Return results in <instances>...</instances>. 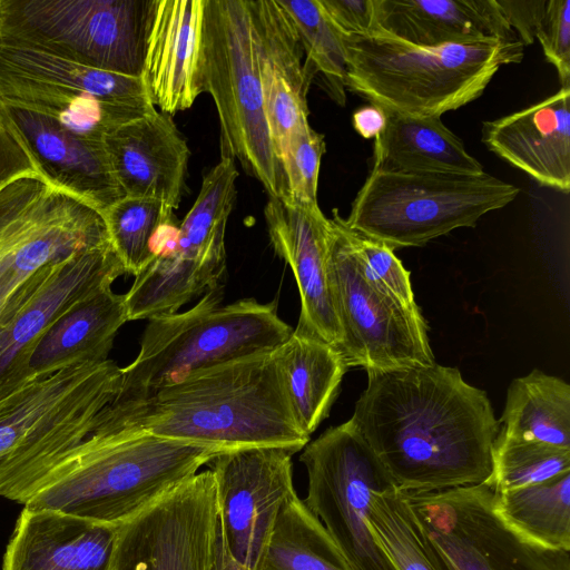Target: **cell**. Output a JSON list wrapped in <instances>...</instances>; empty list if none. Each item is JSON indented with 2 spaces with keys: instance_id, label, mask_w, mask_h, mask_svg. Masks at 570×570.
Segmentation results:
<instances>
[{
  "instance_id": "4dcf8cb0",
  "label": "cell",
  "mask_w": 570,
  "mask_h": 570,
  "mask_svg": "<svg viewBox=\"0 0 570 570\" xmlns=\"http://www.w3.org/2000/svg\"><path fill=\"white\" fill-rule=\"evenodd\" d=\"M252 570H352L296 492L283 504Z\"/></svg>"
},
{
  "instance_id": "52a82bcc",
  "label": "cell",
  "mask_w": 570,
  "mask_h": 570,
  "mask_svg": "<svg viewBox=\"0 0 570 570\" xmlns=\"http://www.w3.org/2000/svg\"><path fill=\"white\" fill-rule=\"evenodd\" d=\"M519 188L490 174L393 171L372 168L345 225L392 250L423 246L460 227H473Z\"/></svg>"
},
{
  "instance_id": "8d00e7d4",
  "label": "cell",
  "mask_w": 570,
  "mask_h": 570,
  "mask_svg": "<svg viewBox=\"0 0 570 570\" xmlns=\"http://www.w3.org/2000/svg\"><path fill=\"white\" fill-rule=\"evenodd\" d=\"M324 153V136L316 132L308 121L301 124L289 134L279 155L288 200L318 204V174Z\"/></svg>"
},
{
  "instance_id": "603a6c76",
  "label": "cell",
  "mask_w": 570,
  "mask_h": 570,
  "mask_svg": "<svg viewBox=\"0 0 570 570\" xmlns=\"http://www.w3.org/2000/svg\"><path fill=\"white\" fill-rule=\"evenodd\" d=\"M104 144L125 196L179 206L189 149L171 115L156 109L108 134Z\"/></svg>"
},
{
  "instance_id": "44dd1931",
  "label": "cell",
  "mask_w": 570,
  "mask_h": 570,
  "mask_svg": "<svg viewBox=\"0 0 570 570\" xmlns=\"http://www.w3.org/2000/svg\"><path fill=\"white\" fill-rule=\"evenodd\" d=\"M204 8L205 0H155L142 77L166 114L190 108L204 92Z\"/></svg>"
},
{
  "instance_id": "277c9868",
  "label": "cell",
  "mask_w": 570,
  "mask_h": 570,
  "mask_svg": "<svg viewBox=\"0 0 570 570\" xmlns=\"http://www.w3.org/2000/svg\"><path fill=\"white\" fill-rule=\"evenodd\" d=\"M344 87L385 111L431 117L479 98L502 66L519 63V39L419 47L382 30L343 35Z\"/></svg>"
},
{
  "instance_id": "484cf974",
  "label": "cell",
  "mask_w": 570,
  "mask_h": 570,
  "mask_svg": "<svg viewBox=\"0 0 570 570\" xmlns=\"http://www.w3.org/2000/svg\"><path fill=\"white\" fill-rule=\"evenodd\" d=\"M380 30L419 47L514 40L495 0H375Z\"/></svg>"
},
{
  "instance_id": "83f0119b",
  "label": "cell",
  "mask_w": 570,
  "mask_h": 570,
  "mask_svg": "<svg viewBox=\"0 0 570 570\" xmlns=\"http://www.w3.org/2000/svg\"><path fill=\"white\" fill-rule=\"evenodd\" d=\"M386 112V126L374 142L373 168L393 171L480 175L483 166L439 116Z\"/></svg>"
},
{
  "instance_id": "d6986e66",
  "label": "cell",
  "mask_w": 570,
  "mask_h": 570,
  "mask_svg": "<svg viewBox=\"0 0 570 570\" xmlns=\"http://www.w3.org/2000/svg\"><path fill=\"white\" fill-rule=\"evenodd\" d=\"M264 216L275 253L292 268L301 313L296 332L316 336L337 351L341 331L327 278L331 219L318 204L269 197Z\"/></svg>"
},
{
  "instance_id": "f35d334b",
  "label": "cell",
  "mask_w": 570,
  "mask_h": 570,
  "mask_svg": "<svg viewBox=\"0 0 570 570\" xmlns=\"http://www.w3.org/2000/svg\"><path fill=\"white\" fill-rule=\"evenodd\" d=\"M535 38L556 67L561 87H570V0H546Z\"/></svg>"
},
{
  "instance_id": "836d02e7",
  "label": "cell",
  "mask_w": 570,
  "mask_h": 570,
  "mask_svg": "<svg viewBox=\"0 0 570 570\" xmlns=\"http://www.w3.org/2000/svg\"><path fill=\"white\" fill-rule=\"evenodd\" d=\"M109 242L125 273L138 275L153 259L151 240L163 223L174 219V209L145 197L119 199L102 214Z\"/></svg>"
},
{
  "instance_id": "6da1fadb",
  "label": "cell",
  "mask_w": 570,
  "mask_h": 570,
  "mask_svg": "<svg viewBox=\"0 0 570 570\" xmlns=\"http://www.w3.org/2000/svg\"><path fill=\"white\" fill-rule=\"evenodd\" d=\"M366 373L350 420L397 490L490 484L500 424L483 390L436 363Z\"/></svg>"
},
{
  "instance_id": "4316f807",
  "label": "cell",
  "mask_w": 570,
  "mask_h": 570,
  "mask_svg": "<svg viewBox=\"0 0 570 570\" xmlns=\"http://www.w3.org/2000/svg\"><path fill=\"white\" fill-rule=\"evenodd\" d=\"M126 322L124 294L107 287L86 297L40 337L29 358L24 380L43 376L73 361L107 360Z\"/></svg>"
},
{
  "instance_id": "3957f363",
  "label": "cell",
  "mask_w": 570,
  "mask_h": 570,
  "mask_svg": "<svg viewBox=\"0 0 570 570\" xmlns=\"http://www.w3.org/2000/svg\"><path fill=\"white\" fill-rule=\"evenodd\" d=\"M217 448L120 428L97 414L87 436L29 489L22 504L121 525L198 473Z\"/></svg>"
},
{
  "instance_id": "8fae6325",
  "label": "cell",
  "mask_w": 570,
  "mask_h": 570,
  "mask_svg": "<svg viewBox=\"0 0 570 570\" xmlns=\"http://www.w3.org/2000/svg\"><path fill=\"white\" fill-rule=\"evenodd\" d=\"M401 492L438 570H570V551L533 542L502 520L491 484Z\"/></svg>"
},
{
  "instance_id": "d6a6232c",
  "label": "cell",
  "mask_w": 570,
  "mask_h": 570,
  "mask_svg": "<svg viewBox=\"0 0 570 570\" xmlns=\"http://www.w3.org/2000/svg\"><path fill=\"white\" fill-rule=\"evenodd\" d=\"M291 19L303 51L305 66L320 72L333 99L345 104L346 55L343 33L328 18L320 0H277Z\"/></svg>"
},
{
  "instance_id": "b9f144b4",
  "label": "cell",
  "mask_w": 570,
  "mask_h": 570,
  "mask_svg": "<svg viewBox=\"0 0 570 570\" xmlns=\"http://www.w3.org/2000/svg\"><path fill=\"white\" fill-rule=\"evenodd\" d=\"M508 24L523 46L531 45L541 19L546 0L511 1L495 0Z\"/></svg>"
},
{
  "instance_id": "ab89813d",
  "label": "cell",
  "mask_w": 570,
  "mask_h": 570,
  "mask_svg": "<svg viewBox=\"0 0 570 570\" xmlns=\"http://www.w3.org/2000/svg\"><path fill=\"white\" fill-rule=\"evenodd\" d=\"M29 175H40L29 150L0 106V190Z\"/></svg>"
},
{
  "instance_id": "60d3db41",
  "label": "cell",
  "mask_w": 570,
  "mask_h": 570,
  "mask_svg": "<svg viewBox=\"0 0 570 570\" xmlns=\"http://www.w3.org/2000/svg\"><path fill=\"white\" fill-rule=\"evenodd\" d=\"M328 18L343 35L379 31L375 0H320Z\"/></svg>"
},
{
  "instance_id": "7a4b0ae2",
  "label": "cell",
  "mask_w": 570,
  "mask_h": 570,
  "mask_svg": "<svg viewBox=\"0 0 570 570\" xmlns=\"http://www.w3.org/2000/svg\"><path fill=\"white\" fill-rule=\"evenodd\" d=\"M114 424L229 451L277 446L294 454L309 442L289 406L275 350L199 370L140 401L112 400Z\"/></svg>"
},
{
  "instance_id": "5bb4252c",
  "label": "cell",
  "mask_w": 570,
  "mask_h": 570,
  "mask_svg": "<svg viewBox=\"0 0 570 570\" xmlns=\"http://www.w3.org/2000/svg\"><path fill=\"white\" fill-rule=\"evenodd\" d=\"M210 470L119 525L112 570H207L216 520Z\"/></svg>"
},
{
  "instance_id": "ee69618b",
  "label": "cell",
  "mask_w": 570,
  "mask_h": 570,
  "mask_svg": "<svg viewBox=\"0 0 570 570\" xmlns=\"http://www.w3.org/2000/svg\"><path fill=\"white\" fill-rule=\"evenodd\" d=\"M207 570H250L246 566L238 562L229 552L224 538L219 517H217L209 564Z\"/></svg>"
},
{
  "instance_id": "74e56055",
  "label": "cell",
  "mask_w": 570,
  "mask_h": 570,
  "mask_svg": "<svg viewBox=\"0 0 570 570\" xmlns=\"http://www.w3.org/2000/svg\"><path fill=\"white\" fill-rule=\"evenodd\" d=\"M350 234L366 277L402 304L416 305L410 272L394 250L351 229Z\"/></svg>"
},
{
  "instance_id": "8992f818",
  "label": "cell",
  "mask_w": 570,
  "mask_h": 570,
  "mask_svg": "<svg viewBox=\"0 0 570 570\" xmlns=\"http://www.w3.org/2000/svg\"><path fill=\"white\" fill-rule=\"evenodd\" d=\"M255 0H205L203 88L216 106L220 156L237 160L268 196L288 189L265 115Z\"/></svg>"
},
{
  "instance_id": "5b68a950",
  "label": "cell",
  "mask_w": 570,
  "mask_h": 570,
  "mask_svg": "<svg viewBox=\"0 0 570 570\" xmlns=\"http://www.w3.org/2000/svg\"><path fill=\"white\" fill-rule=\"evenodd\" d=\"M223 286L205 293L189 309L147 320L135 360L121 367L116 401H140L193 372L267 353L293 333L277 301L255 298L222 305Z\"/></svg>"
},
{
  "instance_id": "d590c367",
  "label": "cell",
  "mask_w": 570,
  "mask_h": 570,
  "mask_svg": "<svg viewBox=\"0 0 570 570\" xmlns=\"http://www.w3.org/2000/svg\"><path fill=\"white\" fill-rule=\"evenodd\" d=\"M492 463L490 484L501 492L570 472V449L519 440L499 431L492 446Z\"/></svg>"
},
{
  "instance_id": "e575fe53",
  "label": "cell",
  "mask_w": 570,
  "mask_h": 570,
  "mask_svg": "<svg viewBox=\"0 0 570 570\" xmlns=\"http://www.w3.org/2000/svg\"><path fill=\"white\" fill-rule=\"evenodd\" d=\"M368 505L371 531L395 570H438L400 490L373 492Z\"/></svg>"
},
{
  "instance_id": "4fadbf2b",
  "label": "cell",
  "mask_w": 570,
  "mask_h": 570,
  "mask_svg": "<svg viewBox=\"0 0 570 570\" xmlns=\"http://www.w3.org/2000/svg\"><path fill=\"white\" fill-rule=\"evenodd\" d=\"M307 472L305 505L322 522L352 570H395L368 521L373 492L394 487L351 420L327 429L301 454Z\"/></svg>"
},
{
  "instance_id": "7c38bea8",
  "label": "cell",
  "mask_w": 570,
  "mask_h": 570,
  "mask_svg": "<svg viewBox=\"0 0 570 570\" xmlns=\"http://www.w3.org/2000/svg\"><path fill=\"white\" fill-rule=\"evenodd\" d=\"M327 278L341 331L338 352L347 368L435 363L420 307L402 304L366 277L350 229L336 210L331 219Z\"/></svg>"
},
{
  "instance_id": "ffe728a7",
  "label": "cell",
  "mask_w": 570,
  "mask_h": 570,
  "mask_svg": "<svg viewBox=\"0 0 570 570\" xmlns=\"http://www.w3.org/2000/svg\"><path fill=\"white\" fill-rule=\"evenodd\" d=\"M1 108L40 176L51 186L87 203L101 215L125 197L104 140L81 136L33 111Z\"/></svg>"
},
{
  "instance_id": "d4e9b609",
  "label": "cell",
  "mask_w": 570,
  "mask_h": 570,
  "mask_svg": "<svg viewBox=\"0 0 570 570\" xmlns=\"http://www.w3.org/2000/svg\"><path fill=\"white\" fill-rule=\"evenodd\" d=\"M255 8L263 52L265 115L279 158L289 134L308 121L306 95L315 75L303 63L298 36L278 1L255 0Z\"/></svg>"
},
{
  "instance_id": "9a60e30c",
  "label": "cell",
  "mask_w": 570,
  "mask_h": 570,
  "mask_svg": "<svg viewBox=\"0 0 570 570\" xmlns=\"http://www.w3.org/2000/svg\"><path fill=\"white\" fill-rule=\"evenodd\" d=\"M293 452L277 446L224 451L208 464L230 554L252 570L284 502L295 492Z\"/></svg>"
},
{
  "instance_id": "e0dca14e",
  "label": "cell",
  "mask_w": 570,
  "mask_h": 570,
  "mask_svg": "<svg viewBox=\"0 0 570 570\" xmlns=\"http://www.w3.org/2000/svg\"><path fill=\"white\" fill-rule=\"evenodd\" d=\"M121 367L114 360L73 361L39 377L22 381L0 397V460L29 445L60 423L117 395Z\"/></svg>"
},
{
  "instance_id": "9c48e42d",
  "label": "cell",
  "mask_w": 570,
  "mask_h": 570,
  "mask_svg": "<svg viewBox=\"0 0 570 570\" xmlns=\"http://www.w3.org/2000/svg\"><path fill=\"white\" fill-rule=\"evenodd\" d=\"M0 105L47 116L98 140L156 110L142 76L88 67L6 41H0Z\"/></svg>"
},
{
  "instance_id": "cb8c5ba5",
  "label": "cell",
  "mask_w": 570,
  "mask_h": 570,
  "mask_svg": "<svg viewBox=\"0 0 570 570\" xmlns=\"http://www.w3.org/2000/svg\"><path fill=\"white\" fill-rule=\"evenodd\" d=\"M482 142L540 185L570 189V87L508 116L484 121Z\"/></svg>"
},
{
  "instance_id": "1f68e13d",
  "label": "cell",
  "mask_w": 570,
  "mask_h": 570,
  "mask_svg": "<svg viewBox=\"0 0 570 570\" xmlns=\"http://www.w3.org/2000/svg\"><path fill=\"white\" fill-rule=\"evenodd\" d=\"M494 508L513 530L541 546L570 551V472L495 492Z\"/></svg>"
},
{
  "instance_id": "f546056e",
  "label": "cell",
  "mask_w": 570,
  "mask_h": 570,
  "mask_svg": "<svg viewBox=\"0 0 570 570\" xmlns=\"http://www.w3.org/2000/svg\"><path fill=\"white\" fill-rule=\"evenodd\" d=\"M499 424L507 436L570 449V385L538 368L514 379Z\"/></svg>"
},
{
  "instance_id": "f1b7e54d",
  "label": "cell",
  "mask_w": 570,
  "mask_h": 570,
  "mask_svg": "<svg viewBox=\"0 0 570 570\" xmlns=\"http://www.w3.org/2000/svg\"><path fill=\"white\" fill-rule=\"evenodd\" d=\"M275 353L294 417L311 436L327 417L348 368L333 345L295 330Z\"/></svg>"
},
{
  "instance_id": "ba28073f",
  "label": "cell",
  "mask_w": 570,
  "mask_h": 570,
  "mask_svg": "<svg viewBox=\"0 0 570 570\" xmlns=\"http://www.w3.org/2000/svg\"><path fill=\"white\" fill-rule=\"evenodd\" d=\"M108 240L102 215L39 175L0 190V327L69 255Z\"/></svg>"
},
{
  "instance_id": "2e32d148",
  "label": "cell",
  "mask_w": 570,
  "mask_h": 570,
  "mask_svg": "<svg viewBox=\"0 0 570 570\" xmlns=\"http://www.w3.org/2000/svg\"><path fill=\"white\" fill-rule=\"evenodd\" d=\"M227 220L215 206H191L173 244L154 255L124 294L128 321L176 313L220 285Z\"/></svg>"
},
{
  "instance_id": "7402d4cb",
  "label": "cell",
  "mask_w": 570,
  "mask_h": 570,
  "mask_svg": "<svg viewBox=\"0 0 570 570\" xmlns=\"http://www.w3.org/2000/svg\"><path fill=\"white\" fill-rule=\"evenodd\" d=\"M119 525L24 507L6 547L2 570H112Z\"/></svg>"
},
{
  "instance_id": "30bf717a",
  "label": "cell",
  "mask_w": 570,
  "mask_h": 570,
  "mask_svg": "<svg viewBox=\"0 0 570 570\" xmlns=\"http://www.w3.org/2000/svg\"><path fill=\"white\" fill-rule=\"evenodd\" d=\"M155 0H0V41L141 77Z\"/></svg>"
},
{
  "instance_id": "7bdbcfd3",
  "label": "cell",
  "mask_w": 570,
  "mask_h": 570,
  "mask_svg": "<svg viewBox=\"0 0 570 570\" xmlns=\"http://www.w3.org/2000/svg\"><path fill=\"white\" fill-rule=\"evenodd\" d=\"M355 131L365 139H376L386 126V112L381 107L370 104L357 109L352 117Z\"/></svg>"
},
{
  "instance_id": "ac0fdd59",
  "label": "cell",
  "mask_w": 570,
  "mask_h": 570,
  "mask_svg": "<svg viewBox=\"0 0 570 570\" xmlns=\"http://www.w3.org/2000/svg\"><path fill=\"white\" fill-rule=\"evenodd\" d=\"M122 274L109 240L59 262L37 294L0 327V397L24 380L31 353L46 331L86 297L111 287Z\"/></svg>"
}]
</instances>
